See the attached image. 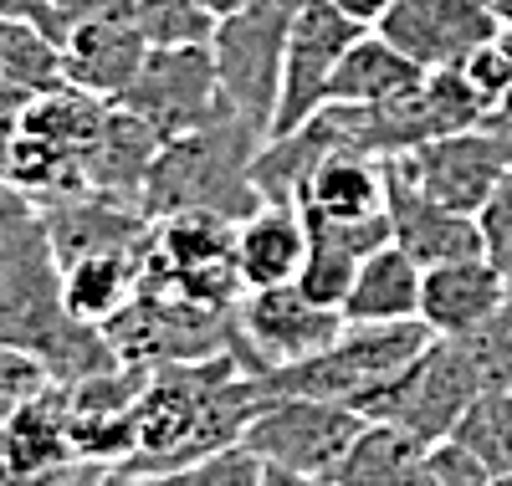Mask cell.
I'll use <instances>...</instances> for the list:
<instances>
[{"mask_svg": "<svg viewBox=\"0 0 512 486\" xmlns=\"http://www.w3.org/2000/svg\"><path fill=\"white\" fill-rule=\"evenodd\" d=\"M262 144L267 134H256L236 108L216 113L180 139H164L144 185V215L164 220V215L200 210L221 220H246L262 205V190L251 180V164Z\"/></svg>", "mask_w": 512, "mask_h": 486, "instance_id": "6da1fadb", "label": "cell"}, {"mask_svg": "<svg viewBox=\"0 0 512 486\" xmlns=\"http://www.w3.org/2000/svg\"><path fill=\"white\" fill-rule=\"evenodd\" d=\"M436 333L425 328L420 318H405V323H344L323 353L303 364H287V369H272V374H256L267 389V400L277 394H303V400H333V405H354L364 394H374L384 379H395L415 353L431 343Z\"/></svg>", "mask_w": 512, "mask_h": 486, "instance_id": "7a4b0ae2", "label": "cell"}, {"mask_svg": "<svg viewBox=\"0 0 512 486\" xmlns=\"http://www.w3.org/2000/svg\"><path fill=\"white\" fill-rule=\"evenodd\" d=\"M297 11H303V0H246L241 11L221 16L216 36H210L221 93L256 134L272 128L277 93H282V62H287V41H292Z\"/></svg>", "mask_w": 512, "mask_h": 486, "instance_id": "3957f363", "label": "cell"}, {"mask_svg": "<svg viewBox=\"0 0 512 486\" xmlns=\"http://www.w3.org/2000/svg\"><path fill=\"white\" fill-rule=\"evenodd\" d=\"M364 415L354 405H333V400H303V394H277L251 415L241 430V446L262 461L267 471L287 476H313L333 481L338 466L349 461L354 440L364 435Z\"/></svg>", "mask_w": 512, "mask_h": 486, "instance_id": "277c9868", "label": "cell"}, {"mask_svg": "<svg viewBox=\"0 0 512 486\" xmlns=\"http://www.w3.org/2000/svg\"><path fill=\"white\" fill-rule=\"evenodd\" d=\"M482 394V379L466 359L461 338H431L415 359L384 379L374 394L359 400V415L364 420H390L420 440H446L456 430V420L472 410V400Z\"/></svg>", "mask_w": 512, "mask_h": 486, "instance_id": "5b68a950", "label": "cell"}, {"mask_svg": "<svg viewBox=\"0 0 512 486\" xmlns=\"http://www.w3.org/2000/svg\"><path fill=\"white\" fill-rule=\"evenodd\" d=\"M344 333L338 307H318L297 282L282 287H251L236 302V359L246 374H272L287 364H303L323 353Z\"/></svg>", "mask_w": 512, "mask_h": 486, "instance_id": "8992f818", "label": "cell"}, {"mask_svg": "<svg viewBox=\"0 0 512 486\" xmlns=\"http://www.w3.org/2000/svg\"><path fill=\"white\" fill-rule=\"evenodd\" d=\"M118 108L139 113L159 139H180L216 113H226L231 103L221 93V72L210 47H149L139 77L128 82Z\"/></svg>", "mask_w": 512, "mask_h": 486, "instance_id": "52a82bcc", "label": "cell"}, {"mask_svg": "<svg viewBox=\"0 0 512 486\" xmlns=\"http://www.w3.org/2000/svg\"><path fill=\"white\" fill-rule=\"evenodd\" d=\"M364 36L359 21H349L333 0H303V11L292 21L287 62H282V93L267 139H282L292 128H303L318 108H328V82L344 62V52Z\"/></svg>", "mask_w": 512, "mask_h": 486, "instance_id": "ba28073f", "label": "cell"}, {"mask_svg": "<svg viewBox=\"0 0 512 486\" xmlns=\"http://www.w3.org/2000/svg\"><path fill=\"white\" fill-rule=\"evenodd\" d=\"M374 31L390 36L425 72H441V67H461L487 41H497L502 16H497V0H395L390 16Z\"/></svg>", "mask_w": 512, "mask_h": 486, "instance_id": "9c48e42d", "label": "cell"}, {"mask_svg": "<svg viewBox=\"0 0 512 486\" xmlns=\"http://www.w3.org/2000/svg\"><path fill=\"white\" fill-rule=\"evenodd\" d=\"M390 164L420 195H431L436 205L461 210V215H477L482 200L497 190V180L512 169L502 144L482 123L466 128V134H446V139H431V144H415L405 154H390Z\"/></svg>", "mask_w": 512, "mask_h": 486, "instance_id": "30bf717a", "label": "cell"}, {"mask_svg": "<svg viewBox=\"0 0 512 486\" xmlns=\"http://www.w3.org/2000/svg\"><path fill=\"white\" fill-rule=\"evenodd\" d=\"M507 292H512L507 272L492 267L487 256L441 261V267H425L420 277V323L436 338H466L507 302Z\"/></svg>", "mask_w": 512, "mask_h": 486, "instance_id": "8fae6325", "label": "cell"}, {"mask_svg": "<svg viewBox=\"0 0 512 486\" xmlns=\"http://www.w3.org/2000/svg\"><path fill=\"white\" fill-rule=\"evenodd\" d=\"M57 52H62L67 87L93 93L103 103H118L149 57V36L139 31V21H93V26L67 31Z\"/></svg>", "mask_w": 512, "mask_h": 486, "instance_id": "7c38bea8", "label": "cell"}, {"mask_svg": "<svg viewBox=\"0 0 512 486\" xmlns=\"http://www.w3.org/2000/svg\"><path fill=\"white\" fill-rule=\"evenodd\" d=\"M390 164V159H384ZM390 226L395 241L420 261V267H441V261H461V256H482V231H477V215H461L436 205L431 195H420L405 174L390 164Z\"/></svg>", "mask_w": 512, "mask_h": 486, "instance_id": "4fadbf2b", "label": "cell"}, {"mask_svg": "<svg viewBox=\"0 0 512 486\" xmlns=\"http://www.w3.org/2000/svg\"><path fill=\"white\" fill-rule=\"evenodd\" d=\"M159 134L118 103H108L103 128L82 159V190L88 195H108V200H128V205H144V185H149V169L159 159Z\"/></svg>", "mask_w": 512, "mask_h": 486, "instance_id": "5bb4252c", "label": "cell"}, {"mask_svg": "<svg viewBox=\"0 0 512 486\" xmlns=\"http://www.w3.org/2000/svg\"><path fill=\"white\" fill-rule=\"evenodd\" d=\"M308 261V220L287 200H262L246 220H236V277L241 287H282L297 282Z\"/></svg>", "mask_w": 512, "mask_h": 486, "instance_id": "9a60e30c", "label": "cell"}, {"mask_svg": "<svg viewBox=\"0 0 512 486\" xmlns=\"http://www.w3.org/2000/svg\"><path fill=\"white\" fill-rule=\"evenodd\" d=\"M77 446H72V410L62 384H52L47 394L16 405V420L6 430V446H0V471L16 481H41V476H62L72 471Z\"/></svg>", "mask_w": 512, "mask_h": 486, "instance_id": "2e32d148", "label": "cell"}, {"mask_svg": "<svg viewBox=\"0 0 512 486\" xmlns=\"http://www.w3.org/2000/svg\"><path fill=\"white\" fill-rule=\"evenodd\" d=\"M384 200H390V164L364 149H338L308 174L297 210L328 215V220H359V215H379Z\"/></svg>", "mask_w": 512, "mask_h": 486, "instance_id": "e0dca14e", "label": "cell"}, {"mask_svg": "<svg viewBox=\"0 0 512 486\" xmlns=\"http://www.w3.org/2000/svg\"><path fill=\"white\" fill-rule=\"evenodd\" d=\"M420 277L425 267L400 246H379L374 256L359 261V277L344 302V323H405L420 318Z\"/></svg>", "mask_w": 512, "mask_h": 486, "instance_id": "ac0fdd59", "label": "cell"}, {"mask_svg": "<svg viewBox=\"0 0 512 486\" xmlns=\"http://www.w3.org/2000/svg\"><path fill=\"white\" fill-rule=\"evenodd\" d=\"M420 77H425V67L410 62L390 36L364 31L354 47L344 52L338 72H333L328 103H344V108H379V103H390V98L410 93Z\"/></svg>", "mask_w": 512, "mask_h": 486, "instance_id": "d6986e66", "label": "cell"}, {"mask_svg": "<svg viewBox=\"0 0 512 486\" xmlns=\"http://www.w3.org/2000/svg\"><path fill=\"white\" fill-rule=\"evenodd\" d=\"M425 456H431V440H420L390 420H369L349 461L338 466L333 486H436Z\"/></svg>", "mask_w": 512, "mask_h": 486, "instance_id": "ffe728a7", "label": "cell"}, {"mask_svg": "<svg viewBox=\"0 0 512 486\" xmlns=\"http://www.w3.org/2000/svg\"><path fill=\"white\" fill-rule=\"evenodd\" d=\"M451 440H461L472 456H482L492 466V476H507L512 471V394L482 389L472 400V410L456 420Z\"/></svg>", "mask_w": 512, "mask_h": 486, "instance_id": "44dd1931", "label": "cell"}, {"mask_svg": "<svg viewBox=\"0 0 512 486\" xmlns=\"http://www.w3.org/2000/svg\"><path fill=\"white\" fill-rule=\"evenodd\" d=\"M134 21L149 47H210L216 16L200 0H134Z\"/></svg>", "mask_w": 512, "mask_h": 486, "instance_id": "7402d4cb", "label": "cell"}, {"mask_svg": "<svg viewBox=\"0 0 512 486\" xmlns=\"http://www.w3.org/2000/svg\"><path fill=\"white\" fill-rule=\"evenodd\" d=\"M461 348H466V359H472L482 389H512V292L492 318H482L461 338Z\"/></svg>", "mask_w": 512, "mask_h": 486, "instance_id": "603a6c76", "label": "cell"}, {"mask_svg": "<svg viewBox=\"0 0 512 486\" xmlns=\"http://www.w3.org/2000/svg\"><path fill=\"white\" fill-rule=\"evenodd\" d=\"M354 277H359V256L354 251L308 236V261H303V272H297V287H303L318 307H338V313H344Z\"/></svg>", "mask_w": 512, "mask_h": 486, "instance_id": "cb8c5ba5", "label": "cell"}, {"mask_svg": "<svg viewBox=\"0 0 512 486\" xmlns=\"http://www.w3.org/2000/svg\"><path fill=\"white\" fill-rule=\"evenodd\" d=\"M154 481L159 486H267V466L236 440V446H221V451H210L180 471H164Z\"/></svg>", "mask_w": 512, "mask_h": 486, "instance_id": "d4e9b609", "label": "cell"}, {"mask_svg": "<svg viewBox=\"0 0 512 486\" xmlns=\"http://www.w3.org/2000/svg\"><path fill=\"white\" fill-rule=\"evenodd\" d=\"M477 231H482V256L492 261V267H502L507 282H512V169L497 180V190L482 200Z\"/></svg>", "mask_w": 512, "mask_h": 486, "instance_id": "484cf974", "label": "cell"}, {"mask_svg": "<svg viewBox=\"0 0 512 486\" xmlns=\"http://www.w3.org/2000/svg\"><path fill=\"white\" fill-rule=\"evenodd\" d=\"M425 466H431V481L436 486H492L497 476H492V466L482 461V456H472L461 446V440H436L431 446V456H425Z\"/></svg>", "mask_w": 512, "mask_h": 486, "instance_id": "4316f807", "label": "cell"}, {"mask_svg": "<svg viewBox=\"0 0 512 486\" xmlns=\"http://www.w3.org/2000/svg\"><path fill=\"white\" fill-rule=\"evenodd\" d=\"M461 72H466V82L477 87V98L487 103V113L512 98V62L502 52V41H487L482 52H472V57L461 62Z\"/></svg>", "mask_w": 512, "mask_h": 486, "instance_id": "83f0119b", "label": "cell"}, {"mask_svg": "<svg viewBox=\"0 0 512 486\" xmlns=\"http://www.w3.org/2000/svg\"><path fill=\"white\" fill-rule=\"evenodd\" d=\"M52 389V374L47 364L36 359V353L16 348L0 338V394H16V400H36V394H47Z\"/></svg>", "mask_w": 512, "mask_h": 486, "instance_id": "f1b7e54d", "label": "cell"}, {"mask_svg": "<svg viewBox=\"0 0 512 486\" xmlns=\"http://www.w3.org/2000/svg\"><path fill=\"white\" fill-rule=\"evenodd\" d=\"M333 6L344 11L349 21H359L364 31H374L384 16H390V6H395V0H333Z\"/></svg>", "mask_w": 512, "mask_h": 486, "instance_id": "f546056e", "label": "cell"}, {"mask_svg": "<svg viewBox=\"0 0 512 486\" xmlns=\"http://www.w3.org/2000/svg\"><path fill=\"white\" fill-rule=\"evenodd\" d=\"M482 128L502 144V154H507V164H512V98H507V103H497V108L482 118Z\"/></svg>", "mask_w": 512, "mask_h": 486, "instance_id": "4dcf8cb0", "label": "cell"}, {"mask_svg": "<svg viewBox=\"0 0 512 486\" xmlns=\"http://www.w3.org/2000/svg\"><path fill=\"white\" fill-rule=\"evenodd\" d=\"M41 11V0H0V16H11V21H36Z\"/></svg>", "mask_w": 512, "mask_h": 486, "instance_id": "1f68e13d", "label": "cell"}, {"mask_svg": "<svg viewBox=\"0 0 512 486\" xmlns=\"http://www.w3.org/2000/svg\"><path fill=\"white\" fill-rule=\"evenodd\" d=\"M16 394H0V446H6V430H11V420H16Z\"/></svg>", "mask_w": 512, "mask_h": 486, "instance_id": "d6a6232c", "label": "cell"}, {"mask_svg": "<svg viewBox=\"0 0 512 486\" xmlns=\"http://www.w3.org/2000/svg\"><path fill=\"white\" fill-rule=\"evenodd\" d=\"M200 6H205L210 16H216V21H221V16H231V11H241V6H246V0H200Z\"/></svg>", "mask_w": 512, "mask_h": 486, "instance_id": "836d02e7", "label": "cell"}, {"mask_svg": "<svg viewBox=\"0 0 512 486\" xmlns=\"http://www.w3.org/2000/svg\"><path fill=\"white\" fill-rule=\"evenodd\" d=\"M108 486H159L154 476H128V471H118V481H108Z\"/></svg>", "mask_w": 512, "mask_h": 486, "instance_id": "e575fe53", "label": "cell"}, {"mask_svg": "<svg viewBox=\"0 0 512 486\" xmlns=\"http://www.w3.org/2000/svg\"><path fill=\"white\" fill-rule=\"evenodd\" d=\"M497 16H502V21L512 26V0H497Z\"/></svg>", "mask_w": 512, "mask_h": 486, "instance_id": "d590c367", "label": "cell"}, {"mask_svg": "<svg viewBox=\"0 0 512 486\" xmlns=\"http://www.w3.org/2000/svg\"><path fill=\"white\" fill-rule=\"evenodd\" d=\"M492 486H512V471H507V476H497V481H492Z\"/></svg>", "mask_w": 512, "mask_h": 486, "instance_id": "8d00e7d4", "label": "cell"}, {"mask_svg": "<svg viewBox=\"0 0 512 486\" xmlns=\"http://www.w3.org/2000/svg\"><path fill=\"white\" fill-rule=\"evenodd\" d=\"M507 394H512V389H507Z\"/></svg>", "mask_w": 512, "mask_h": 486, "instance_id": "74e56055", "label": "cell"}]
</instances>
